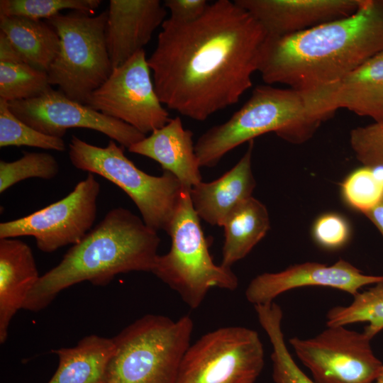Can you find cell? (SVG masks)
<instances>
[{
	"instance_id": "cell-15",
	"label": "cell",
	"mask_w": 383,
	"mask_h": 383,
	"mask_svg": "<svg viewBox=\"0 0 383 383\" xmlns=\"http://www.w3.org/2000/svg\"><path fill=\"white\" fill-rule=\"evenodd\" d=\"M302 93L309 112L323 121L338 109L383 121V50L341 80Z\"/></svg>"
},
{
	"instance_id": "cell-35",
	"label": "cell",
	"mask_w": 383,
	"mask_h": 383,
	"mask_svg": "<svg viewBox=\"0 0 383 383\" xmlns=\"http://www.w3.org/2000/svg\"><path fill=\"white\" fill-rule=\"evenodd\" d=\"M363 214L376 226L383 237V198L374 207Z\"/></svg>"
},
{
	"instance_id": "cell-8",
	"label": "cell",
	"mask_w": 383,
	"mask_h": 383,
	"mask_svg": "<svg viewBox=\"0 0 383 383\" xmlns=\"http://www.w3.org/2000/svg\"><path fill=\"white\" fill-rule=\"evenodd\" d=\"M107 17V10L97 15L71 11L47 21L60 38L58 54L47 72L49 82L84 104L113 70L106 43Z\"/></svg>"
},
{
	"instance_id": "cell-2",
	"label": "cell",
	"mask_w": 383,
	"mask_h": 383,
	"mask_svg": "<svg viewBox=\"0 0 383 383\" xmlns=\"http://www.w3.org/2000/svg\"><path fill=\"white\" fill-rule=\"evenodd\" d=\"M383 50V0H361L353 14L279 38H267L258 71L267 84L307 92L347 77Z\"/></svg>"
},
{
	"instance_id": "cell-33",
	"label": "cell",
	"mask_w": 383,
	"mask_h": 383,
	"mask_svg": "<svg viewBox=\"0 0 383 383\" xmlns=\"http://www.w3.org/2000/svg\"><path fill=\"white\" fill-rule=\"evenodd\" d=\"M209 4L206 0H166L163 4L170 11V18L187 23L199 18Z\"/></svg>"
},
{
	"instance_id": "cell-29",
	"label": "cell",
	"mask_w": 383,
	"mask_h": 383,
	"mask_svg": "<svg viewBox=\"0 0 383 383\" xmlns=\"http://www.w3.org/2000/svg\"><path fill=\"white\" fill-rule=\"evenodd\" d=\"M380 169L364 166L354 170L341 184L345 201L364 213L374 207L383 198V177Z\"/></svg>"
},
{
	"instance_id": "cell-13",
	"label": "cell",
	"mask_w": 383,
	"mask_h": 383,
	"mask_svg": "<svg viewBox=\"0 0 383 383\" xmlns=\"http://www.w3.org/2000/svg\"><path fill=\"white\" fill-rule=\"evenodd\" d=\"M19 119L45 135L61 138L70 128L100 132L123 147L129 148L146 135L130 125L74 101L53 89L30 99L9 102Z\"/></svg>"
},
{
	"instance_id": "cell-11",
	"label": "cell",
	"mask_w": 383,
	"mask_h": 383,
	"mask_svg": "<svg viewBox=\"0 0 383 383\" xmlns=\"http://www.w3.org/2000/svg\"><path fill=\"white\" fill-rule=\"evenodd\" d=\"M100 184L88 172L65 197L24 217L0 223V239L32 236L47 253L79 243L96 217Z\"/></svg>"
},
{
	"instance_id": "cell-22",
	"label": "cell",
	"mask_w": 383,
	"mask_h": 383,
	"mask_svg": "<svg viewBox=\"0 0 383 383\" xmlns=\"http://www.w3.org/2000/svg\"><path fill=\"white\" fill-rule=\"evenodd\" d=\"M222 248L223 266L231 267L242 260L265 237L270 229L266 206L253 196L236 206L226 218Z\"/></svg>"
},
{
	"instance_id": "cell-20",
	"label": "cell",
	"mask_w": 383,
	"mask_h": 383,
	"mask_svg": "<svg viewBox=\"0 0 383 383\" xmlns=\"http://www.w3.org/2000/svg\"><path fill=\"white\" fill-rule=\"evenodd\" d=\"M39 276L31 248L22 240L0 239V343L23 305Z\"/></svg>"
},
{
	"instance_id": "cell-9",
	"label": "cell",
	"mask_w": 383,
	"mask_h": 383,
	"mask_svg": "<svg viewBox=\"0 0 383 383\" xmlns=\"http://www.w3.org/2000/svg\"><path fill=\"white\" fill-rule=\"evenodd\" d=\"M264 363L263 345L256 331L222 327L189 345L175 383H255Z\"/></svg>"
},
{
	"instance_id": "cell-25",
	"label": "cell",
	"mask_w": 383,
	"mask_h": 383,
	"mask_svg": "<svg viewBox=\"0 0 383 383\" xmlns=\"http://www.w3.org/2000/svg\"><path fill=\"white\" fill-rule=\"evenodd\" d=\"M326 319L328 326L367 323L363 332L372 339L383 329V280L359 292L350 304L331 308Z\"/></svg>"
},
{
	"instance_id": "cell-21",
	"label": "cell",
	"mask_w": 383,
	"mask_h": 383,
	"mask_svg": "<svg viewBox=\"0 0 383 383\" xmlns=\"http://www.w3.org/2000/svg\"><path fill=\"white\" fill-rule=\"evenodd\" d=\"M115 350L113 338L89 335L72 348L52 352L58 357L57 370L48 383H106Z\"/></svg>"
},
{
	"instance_id": "cell-12",
	"label": "cell",
	"mask_w": 383,
	"mask_h": 383,
	"mask_svg": "<svg viewBox=\"0 0 383 383\" xmlns=\"http://www.w3.org/2000/svg\"><path fill=\"white\" fill-rule=\"evenodd\" d=\"M150 71L145 50H139L113 69L86 104L146 135L171 119L155 91Z\"/></svg>"
},
{
	"instance_id": "cell-27",
	"label": "cell",
	"mask_w": 383,
	"mask_h": 383,
	"mask_svg": "<svg viewBox=\"0 0 383 383\" xmlns=\"http://www.w3.org/2000/svg\"><path fill=\"white\" fill-rule=\"evenodd\" d=\"M28 146L63 152L62 138L45 135L19 119L10 109L9 102L0 99V147Z\"/></svg>"
},
{
	"instance_id": "cell-34",
	"label": "cell",
	"mask_w": 383,
	"mask_h": 383,
	"mask_svg": "<svg viewBox=\"0 0 383 383\" xmlns=\"http://www.w3.org/2000/svg\"><path fill=\"white\" fill-rule=\"evenodd\" d=\"M0 62H25L7 36L0 32Z\"/></svg>"
},
{
	"instance_id": "cell-18",
	"label": "cell",
	"mask_w": 383,
	"mask_h": 383,
	"mask_svg": "<svg viewBox=\"0 0 383 383\" xmlns=\"http://www.w3.org/2000/svg\"><path fill=\"white\" fill-rule=\"evenodd\" d=\"M253 140L237 164L218 179L189 189L193 207L199 218L211 226H222L228 215L252 196L256 182L251 168Z\"/></svg>"
},
{
	"instance_id": "cell-14",
	"label": "cell",
	"mask_w": 383,
	"mask_h": 383,
	"mask_svg": "<svg viewBox=\"0 0 383 383\" xmlns=\"http://www.w3.org/2000/svg\"><path fill=\"white\" fill-rule=\"evenodd\" d=\"M382 280L383 276L365 274L343 259L331 265L306 262L280 272L256 276L247 287L245 295L253 306L273 302L276 297L287 291L309 286L331 287L353 296L363 287Z\"/></svg>"
},
{
	"instance_id": "cell-31",
	"label": "cell",
	"mask_w": 383,
	"mask_h": 383,
	"mask_svg": "<svg viewBox=\"0 0 383 383\" xmlns=\"http://www.w3.org/2000/svg\"><path fill=\"white\" fill-rule=\"evenodd\" d=\"M350 143L364 166L383 170V121L352 129Z\"/></svg>"
},
{
	"instance_id": "cell-23",
	"label": "cell",
	"mask_w": 383,
	"mask_h": 383,
	"mask_svg": "<svg viewBox=\"0 0 383 383\" xmlns=\"http://www.w3.org/2000/svg\"><path fill=\"white\" fill-rule=\"evenodd\" d=\"M0 32L4 33L24 62L48 72L57 57L60 38L47 22L21 16H0Z\"/></svg>"
},
{
	"instance_id": "cell-16",
	"label": "cell",
	"mask_w": 383,
	"mask_h": 383,
	"mask_svg": "<svg viewBox=\"0 0 383 383\" xmlns=\"http://www.w3.org/2000/svg\"><path fill=\"white\" fill-rule=\"evenodd\" d=\"M261 25L267 38L292 35L354 13L361 0H235Z\"/></svg>"
},
{
	"instance_id": "cell-7",
	"label": "cell",
	"mask_w": 383,
	"mask_h": 383,
	"mask_svg": "<svg viewBox=\"0 0 383 383\" xmlns=\"http://www.w3.org/2000/svg\"><path fill=\"white\" fill-rule=\"evenodd\" d=\"M123 148L113 140L102 148L73 135L69 158L77 169L99 174L120 187L149 228L167 233L186 187L167 171L161 176L144 172L125 155Z\"/></svg>"
},
{
	"instance_id": "cell-6",
	"label": "cell",
	"mask_w": 383,
	"mask_h": 383,
	"mask_svg": "<svg viewBox=\"0 0 383 383\" xmlns=\"http://www.w3.org/2000/svg\"><path fill=\"white\" fill-rule=\"evenodd\" d=\"M199 219L189 189L185 188L167 232L171 248L158 255L151 272L193 309L200 306L211 289L233 291L238 286L231 267L214 263Z\"/></svg>"
},
{
	"instance_id": "cell-24",
	"label": "cell",
	"mask_w": 383,
	"mask_h": 383,
	"mask_svg": "<svg viewBox=\"0 0 383 383\" xmlns=\"http://www.w3.org/2000/svg\"><path fill=\"white\" fill-rule=\"evenodd\" d=\"M258 321L272 345V378L274 383H316L298 365L286 344L282 328L283 313L275 302L254 306Z\"/></svg>"
},
{
	"instance_id": "cell-32",
	"label": "cell",
	"mask_w": 383,
	"mask_h": 383,
	"mask_svg": "<svg viewBox=\"0 0 383 383\" xmlns=\"http://www.w3.org/2000/svg\"><path fill=\"white\" fill-rule=\"evenodd\" d=\"M312 233L316 242L326 249H338L344 246L350 236L347 220L335 213H327L315 221Z\"/></svg>"
},
{
	"instance_id": "cell-10",
	"label": "cell",
	"mask_w": 383,
	"mask_h": 383,
	"mask_svg": "<svg viewBox=\"0 0 383 383\" xmlns=\"http://www.w3.org/2000/svg\"><path fill=\"white\" fill-rule=\"evenodd\" d=\"M371 338L344 326H328L309 338L289 342L316 383H373L383 368Z\"/></svg>"
},
{
	"instance_id": "cell-36",
	"label": "cell",
	"mask_w": 383,
	"mask_h": 383,
	"mask_svg": "<svg viewBox=\"0 0 383 383\" xmlns=\"http://www.w3.org/2000/svg\"><path fill=\"white\" fill-rule=\"evenodd\" d=\"M373 383H383V368Z\"/></svg>"
},
{
	"instance_id": "cell-4",
	"label": "cell",
	"mask_w": 383,
	"mask_h": 383,
	"mask_svg": "<svg viewBox=\"0 0 383 383\" xmlns=\"http://www.w3.org/2000/svg\"><path fill=\"white\" fill-rule=\"evenodd\" d=\"M323 121L309 112L301 91L260 85L228 121L198 138L195 153L200 167H213L233 148L270 132L290 143L302 144Z\"/></svg>"
},
{
	"instance_id": "cell-26",
	"label": "cell",
	"mask_w": 383,
	"mask_h": 383,
	"mask_svg": "<svg viewBox=\"0 0 383 383\" xmlns=\"http://www.w3.org/2000/svg\"><path fill=\"white\" fill-rule=\"evenodd\" d=\"M52 89L46 71L26 62H0V99L8 102L26 100Z\"/></svg>"
},
{
	"instance_id": "cell-30",
	"label": "cell",
	"mask_w": 383,
	"mask_h": 383,
	"mask_svg": "<svg viewBox=\"0 0 383 383\" xmlns=\"http://www.w3.org/2000/svg\"><path fill=\"white\" fill-rule=\"evenodd\" d=\"M58 172L59 165L52 155L23 152L18 160L0 161V193L24 179L31 177L51 179Z\"/></svg>"
},
{
	"instance_id": "cell-17",
	"label": "cell",
	"mask_w": 383,
	"mask_h": 383,
	"mask_svg": "<svg viewBox=\"0 0 383 383\" xmlns=\"http://www.w3.org/2000/svg\"><path fill=\"white\" fill-rule=\"evenodd\" d=\"M107 11L105 35L113 69L144 49L167 15L159 0H111Z\"/></svg>"
},
{
	"instance_id": "cell-19",
	"label": "cell",
	"mask_w": 383,
	"mask_h": 383,
	"mask_svg": "<svg viewBox=\"0 0 383 383\" xmlns=\"http://www.w3.org/2000/svg\"><path fill=\"white\" fill-rule=\"evenodd\" d=\"M192 137L193 133L183 127L177 116L128 149L155 160L163 171L173 174L190 189L202 181Z\"/></svg>"
},
{
	"instance_id": "cell-1",
	"label": "cell",
	"mask_w": 383,
	"mask_h": 383,
	"mask_svg": "<svg viewBox=\"0 0 383 383\" xmlns=\"http://www.w3.org/2000/svg\"><path fill=\"white\" fill-rule=\"evenodd\" d=\"M148 62L162 104L203 121L236 104L258 71L266 33L235 1L209 4L187 23L165 19Z\"/></svg>"
},
{
	"instance_id": "cell-5",
	"label": "cell",
	"mask_w": 383,
	"mask_h": 383,
	"mask_svg": "<svg viewBox=\"0 0 383 383\" xmlns=\"http://www.w3.org/2000/svg\"><path fill=\"white\" fill-rule=\"evenodd\" d=\"M194 328L185 315L174 321L148 314L113 338L106 383H175Z\"/></svg>"
},
{
	"instance_id": "cell-28",
	"label": "cell",
	"mask_w": 383,
	"mask_h": 383,
	"mask_svg": "<svg viewBox=\"0 0 383 383\" xmlns=\"http://www.w3.org/2000/svg\"><path fill=\"white\" fill-rule=\"evenodd\" d=\"M101 0H1L0 16H21L49 20L63 10L95 14Z\"/></svg>"
},
{
	"instance_id": "cell-3",
	"label": "cell",
	"mask_w": 383,
	"mask_h": 383,
	"mask_svg": "<svg viewBox=\"0 0 383 383\" xmlns=\"http://www.w3.org/2000/svg\"><path fill=\"white\" fill-rule=\"evenodd\" d=\"M160 239L131 211L114 208L65 254L58 265L40 276L23 309L38 312L62 290L82 282L105 286L116 275L151 272Z\"/></svg>"
}]
</instances>
